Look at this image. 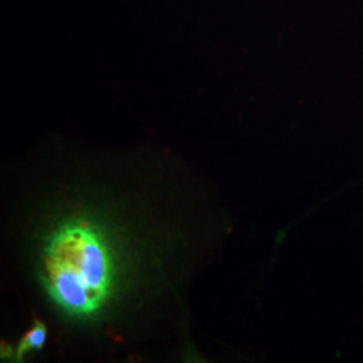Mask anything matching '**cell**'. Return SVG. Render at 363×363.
I'll return each instance as SVG.
<instances>
[{"label":"cell","instance_id":"obj_1","mask_svg":"<svg viewBox=\"0 0 363 363\" xmlns=\"http://www.w3.org/2000/svg\"><path fill=\"white\" fill-rule=\"evenodd\" d=\"M43 272L54 301L73 315L97 311L112 286V261L104 241L84 223L55 234L45 252Z\"/></svg>","mask_w":363,"mask_h":363},{"label":"cell","instance_id":"obj_2","mask_svg":"<svg viewBox=\"0 0 363 363\" xmlns=\"http://www.w3.org/2000/svg\"><path fill=\"white\" fill-rule=\"evenodd\" d=\"M46 327L43 323L37 322L35 325L27 333L23 339L19 343L18 347V358H23V355L30 351L39 350L43 347L46 340Z\"/></svg>","mask_w":363,"mask_h":363}]
</instances>
